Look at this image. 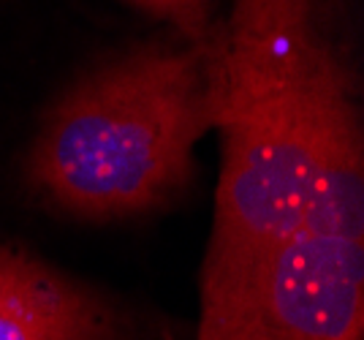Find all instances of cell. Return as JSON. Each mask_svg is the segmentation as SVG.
<instances>
[{
    "mask_svg": "<svg viewBox=\"0 0 364 340\" xmlns=\"http://www.w3.org/2000/svg\"><path fill=\"white\" fill-rule=\"evenodd\" d=\"M215 128L223 158L196 340H247L261 275L299 229L318 169L364 147L326 0H234L218 19Z\"/></svg>",
    "mask_w": 364,
    "mask_h": 340,
    "instance_id": "1",
    "label": "cell"
},
{
    "mask_svg": "<svg viewBox=\"0 0 364 340\" xmlns=\"http://www.w3.org/2000/svg\"><path fill=\"white\" fill-rule=\"evenodd\" d=\"M218 125V28L210 41L139 47L104 63L46 112L31 186L63 213L114 221L188 186L193 147Z\"/></svg>",
    "mask_w": 364,
    "mask_h": 340,
    "instance_id": "2",
    "label": "cell"
},
{
    "mask_svg": "<svg viewBox=\"0 0 364 340\" xmlns=\"http://www.w3.org/2000/svg\"><path fill=\"white\" fill-rule=\"evenodd\" d=\"M247 340H364V196L307 204L261 275Z\"/></svg>",
    "mask_w": 364,
    "mask_h": 340,
    "instance_id": "3",
    "label": "cell"
},
{
    "mask_svg": "<svg viewBox=\"0 0 364 340\" xmlns=\"http://www.w3.org/2000/svg\"><path fill=\"white\" fill-rule=\"evenodd\" d=\"M131 338V322L104 294L0 240V340Z\"/></svg>",
    "mask_w": 364,
    "mask_h": 340,
    "instance_id": "4",
    "label": "cell"
},
{
    "mask_svg": "<svg viewBox=\"0 0 364 340\" xmlns=\"http://www.w3.org/2000/svg\"><path fill=\"white\" fill-rule=\"evenodd\" d=\"M141 11L166 19L185 41H210L218 22L213 19V0H128Z\"/></svg>",
    "mask_w": 364,
    "mask_h": 340,
    "instance_id": "5",
    "label": "cell"
}]
</instances>
